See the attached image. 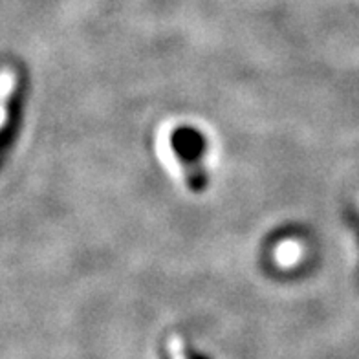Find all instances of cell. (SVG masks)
Here are the masks:
<instances>
[{
	"label": "cell",
	"mask_w": 359,
	"mask_h": 359,
	"mask_svg": "<svg viewBox=\"0 0 359 359\" xmlns=\"http://www.w3.org/2000/svg\"><path fill=\"white\" fill-rule=\"evenodd\" d=\"M295 257H297V246H293V244H286L284 248H280V251H279L280 262H284V264H292L293 260H295Z\"/></svg>",
	"instance_id": "cell-1"
}]
</instances>
